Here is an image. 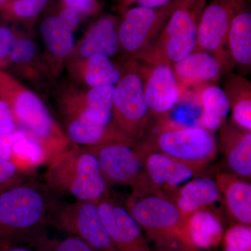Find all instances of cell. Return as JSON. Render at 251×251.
<instances>
[{
	"mask_svg": "<svg viewBox=\"0 0 251 251\" xmlns=\"http://www.w3.org/2000/svg\"><path fill=\"white\" fill-rule=\"evenodd\" d=\"M144 92L149 110L156 115H166L179 103L183 92L168 63L140 65Z\"/></svg>",
	"mask_w": 251,
	"mask_h": 251,
	"instance_id": "5bb4252c",
	"label": "cell"
},
{
	"mask_svg": "<svg viewBox=\"0 0 251 251\" xmlns=\"http://www.w3.org/2000/svg\"><path fill=\"white\" fill-rule=\"evenodd\" d=\"M215 179L230 216L238 224L251 226V183L232 173H220Z\"/></svg>",
	"mask_w": 251,
	"mask_h": 251,
	"instance_id": "7402d4cb",
	"label": "cell"
},
{
	"mask_svg": "<svg viewBox=\"0 0 251 251\" xmlns=\"http://www.w3.org/2000/svg\"><path fill=\"white\" fill-rule=\"evenodd\" d=\"M8 2V0H0V6H4Z\"/></svg>",
	"mask_w": 251,
	"mask_h": 251,
	"instance_id": "7bdbcfd3",
	"label": "cell"
},
{
	"mask_svg": "<svg viewBox=\"0 0 251 251\" xmlns=\"http://www.w3.org/2000/svg\"><path fill=\"white\" fill-rule=\"evenodd\" d=\"M120 1H121L122 5H123L125 7H127V6H129L130 4V0H120Z\"/></svg>",
	"mask_w": 251,
	"mask_h": 251,
	"instance_id": "b9f144b4",
	"label": "cell"
},
{
	"mask_svg": "<svg viewBox=\"0 0 251 251\" xmlns=\"http://www.w3.org/2000/svg\"><path fill=\"white\" fill-rule=\"evenodd\" d=\"M202 107L203 128L212 132L219 129L230 110V104L224 90L216 84L204 86L197 91Z\"/></svg>",
	"mask_w": 251,
	"mask_h": 251,
	"instance_id": "484cf974",
	"label": "cell"
},
{
	"mask_svg": "<svg viewBox=\"0 0 251 251\" xmlns=\"http://www.w3.org/2000/svg\"><path fill=\"white\" fill-rule=\"evenodd\" d=\"M173 0H130V4L136 3L138 6L150 8H161L169 4Z\"/></svg>",
	"mask_w": 251,
	"mask_h": 251,
	"instance_id": "f35d334b",
	"label": "cell"
},
{
	"mask_svg": "<svg viewBox=\"0 0 251 251\" xmlns=\"http://www.w3.org/2000/svg\"><path fill=\"white\" fill-rule=\"evenodd\" d=\"M121 68V77L114 90L112 120L119 130L138 143L148 130L150 113L140 65L130 59Z\"/></svg>",
	"mask_w": 251,
	"mask_h": 251,
	"instance_id": "8992f818",
	"label": "cell"
},
{
	"mask_svg": "<svg viewBox=\"0 0 251 251\" xmlns=\"http://www.w3.org/2000/svg\"><path fill=\"white\" fill-rule=\"evenodd\" d=\"M57 94V110L68 140L74 146L93 148L112 142L136 143L124 134L116 126H105L86 115L74 85L66 86Z\"/></svg>",
	"mask_w": 251,
	"mask_h": 251,
	"instance_id": "ba28073f",
	"label": "cell"
},
{
	"mask_svg": "<svg viewBox=\"0 0 251 251\" xmlns=\"http://www.w3.org/2000/svg\"><path fill=\"white\" fill-rule=\"evenodd\" d=\"M245 6V0H211L200 20L196 49L214 55L224 72H230L234 66L227 49L229 27L234 16Z\"/></svg>",
	"mask_w": 251,
	"mask_h": 251,
	"instance_id": "8fae6325",
	"label": "cell"
},
{
	"mask_svg": "<svg viewBox=\"0 0 251 251\" xmlns=\"http://www.w3.org/2000/svg\"><path fill=\"white\" fill-rule=\"evenodd\" d=\"M50 225L59 232L79 238L96 251H117L102 221L98 203L57 201Z\"/></svg>",
	"mask_w": 251,
	"mask_h": 251,
	"instance_id": "9c48e42d",
	"label": "cell"
},
{
	"mask_svg": "<svg viewBox=\"0 0 251 251\" xmlns=\"http://www.w3.org/2000/svg\"><path fill=\"white\" fill-rule=\"evenodd\" d=\"M144 170L156 187H178L191 179L204 167L196 166L168 156L161 151L138 145Z\"/></svg>",
	"mask_w": 251,
	"mask_h": 251,
	"instance_id": "9a60e30c",
	"label": "cell"
},
{
	"mask_svg": "<svg viewBox=\"0 0 251 251\" xmlns=\"http://www.w3.org/2000/svg\"><path fill=\"white\" fill-rule=\"evenodd\" d=\"M17 34L7 26H0V71L9 67L11 50Z\"/></svg>",
	"mask_w": 251,
	"mask_h": 251,
	"instance_id": "836d02e7",
	"label": "cell"
},
{
	"mask_svg": "<svg viewBox=\"0 0 251 251\" xmlns=\"http://www.w3.org/2000/svg\"><path fill=\"white\" fill-rule=\"evenodd\" d=\"M173 69L183 94L189 88L198 91L204 86L216 84L223 72L214 55L198 49L173 64Z\"/></svg>",
	"mask_w": 251,
	"mask_h": 251,
	"instance_id": "2e32d148",
	"label": "cell"
},
{
	"mask_svg": "<svg viewBox=\"0 0 251 251\" xmlns=\"http://www.w3.org/2000/svg\"><path fill=\"white\" fill-rule=\"evenodd\" d=\"M224 90L230 104L234 125L251 131L250 81L240 74H229L225 81Z\"/></svg>",
	"mask_w": 251,
	"mask_h": 251,
	"instance_id": "d4e9b609",
	"label": "cell"
},
{
	"mask_svg": "<svg viewBox=\"0 0 251 251\" xmlns=\"http://www.w3.org/2000/svg\"><path fill=\"white\" fill-rule=\"evenodd\" d=\"M104 226L117 251H152L138 223L110 195L98 202Z\"/></svg>",
	"mask_w": 251,
	"mask_h": 251,
	"instance_id": "4fadbf2b",
	"label": "cell"
},
{
	"mask_svg": "<svg viewBox=\"0 0 251 251\" xmlns=\"http://www.w3.org/2000/svg\"><path fill=\"white\" fill-rule=\"evenodd\" d=\"M65 6L72 8L82 16H92L97 14L100 10L97 0H63Z\"/></svg>",
	"mask_w": 251,
	"mask_h": 251,
	"instance_id": "8d00e7d4",
	"label": "cell"
},
{
	"mask_svg": "<svg viewBox=\"0 0 251 251\" xmlns=\"http://www.w3.org/2000/svg\"><path fill=\"white\" fill-rule=\"evenodd\" d=\"M25 175L12 161L0 158V193L25 179Z\"/></svg>",
	"mask_w": 251,
	"mask_h": 251,
	"instance_id": "d6a6232c",
	"label": "cell"
},
{
	"mask_svg": "<svg viewBox=\"0 0 251 251\" xmlns=\"http://www.w3.org/2000/svg\"><path fill=\"white\" fill-rule=\"evenodd\" d=\"M116 18L110 14L99 18L81 39L67 62L85 59L96 54H102L111 58L120 51ZM66 62V63H67Z\"/></svg>",
	"mask_w": 251,
	"mask_h": 251,
	"instance_id": "e0dca14e",
	"label": "cell"
},
{
	"mask_svg": "<svg viewBox=\"0 0 251 251\" xmlns=\"http://www.w3.org/2000/svg\"><path fill=\"white\" fill-rule=\"evenodd\" d=\"M48 1L49 0H14L3 7L9 17L29 19L39 14Z\"/></svg>",
	"mask_w": 251,
	"mask_h": 251,
	"instance_id": "1f68e13d",
	"label": "cell"
},
{
	"mask_svg": "<svg viewBox=\"0 0 251 251\" xmlns=\"http://www.w3.org/2000/svg\"><path fill=\"white\" fill-rule=\"evenodd\" d=\"M10 67L28 78H34L39 71L45 70V67L38 59L37 46L31 38L16 36L10 54Z\"/></svg>",
	"mask_w": 251,
	"mask_h": 251,
	"instance_id": "83f0119b",
	"label": "cell"
},
{
	"mask_svg": "<svg viewBox=\"0 0 251 251\" xmlns=\"http://www.w3.org/2000/svg\"><path fill=\"white\" fill-rule=\"evenodd\" d=\"M178 0L161 8L137 6L127 9L118 25L120 51L141 59L152 47Z\"/></svg>",
	"mask_w": 251,
	"mask_h": 251,
	"instance_id": "30bf717a",
	"label": "cell"
},
{
	"mask_svg": "<svg viewBox=\"0 0 251 251\" xmlns=\"http://www.w3.org/2000/svg\"><path fill=\"white\" fill-rule=\"evenodd\" d=\"M45 184L23 180L0 193V244H26L46 232L57 200Z\"/></svg>",
	"mask_w": 251,
	"mask_h": 251,
	"instance_id": "6da1fadb",
	"label": "cell"
},
{
	"mask_svg": "<svg viewBox=\"0 0 251 251\" xmlns=\"http://www.w3.org/2000/svg\"><path fill=\"white\" fill-rule=\"evenodd\" d=\"M47 165L44 181L54 194L94 203L109 196V185L90 149L73 145Z\"/></svg>",
	"mask_w": 251,
	"mask_h": 251,
	"instance_id": "7a4b0ae2",
	"label": "cell"
},
{
	"mask_svg": "<svg viewBox=\"0 0 251 251\" xmlns=\"http://www.w3.org/2000/svg\"><path fill=\"white\" fill-rule=\"evenodd\" d=\"M186 233L189 247L209 250L222 242L224 226L215 212L210 209H201L186 218Z\"/></svg>",
	"mask_w": 251,
	"mask_h": 251,
	"instance_id": "44dd1931",
	"label": "cell"
},
{
	"mask_svg": "<svg viewBox=\"0 0 251 251\" xmlns=\"http://www.w3.org/2000/svg\"><path fill=\"white\" fill-rule=\"evenodd\" d=\"M223 244L225 251H251V226L237 224L224 232Z\"/></svg>",
	"mask_w": 251,
	"mask_h": 251,
	"instance_id": "4dcf8cb0",
	"label": "cell"
},
{
	"mask_svg": "<svg viewBox=\"0 0 251 251\" xmlns=\"http://www.w3.org/2000/svg\"><path fill=\"white\" fill-rule=\"evenodd\" d=\"M143 147L204 168L215 158L218 150L215 138L209 130L166 120L158 122L154 138Z\"/></svg>",
	"mask_w": 251,
	"mask_h": 251,
	"instance_id": "52a82bcc",
	"label": "cell"
},
{
	"mask_svg": "<svg viewBox=\"0 0 251 251\" xmlns=\"http://www.w3.org/2000/svg\"><path fill=\"white\" fill-rule=\"evenodd\" d=\"M174 251H201V250H198V249H194L193 247H182Z\"/></svg>",
	"mask_w": 251,
	"mask_h": 251,
	"instance_id": "60d3db41",
	"label": "cell"
},
{
	"mask_svg": "<svg viewBox=\"0 0 251 251\" xmlns=\"http://www.w3.org/2000/svg\"><path fill=\"white\" fill-rule=\"evenodd\" d=\"M40 31L46 52L49 59L54 61L57 72L58 64H66L75 49L74 31L61 21L58 16H49L43 20Z\"/></svg>",
	"mask_w": 251,
	"mask_h": 251,
	"instance_id": "603a6c76",
	"label": "cell"
},
{
	"mask_svg": "<svg viewBox=\"0 0 251 251\" xmlns=\"http://www.w3.org/2000/svg\"><path fill=\"white\" fill-rule=\"evenodd\" d=\"M11 161L20 171L29 174L38 167L48 163L49 159L41 144L25 131L15 143Z\"/></svg>",
	"mask_w": 251,
	"mask_h": 251,
	"instance_id": "f1b7e54d",
	"label": "cell"
},
{
	"mask_svg": "<svg viewBox=\"0 0 251 251\" xmlns=\"http://www.w3.org/2000/svg\"><path fill=\"white\" fill-rule=\"evenodd\" d=\"M89 149L97 157L108 185H128L133 191L153 185L144 170L138 144L112 142Z\"/></svg>",
	"mask_w": 251,
	"mask_h": 251,
	"instance_id": "7c38bea8",
	"label": "cell"
},
{
	"mask_svg": "<svg viewBox=\"0 0 251 251\" xmlns=\"http://www.w3.org/2000/svg\"><path fill=\"white\" fill-rule=\"evenodd\" d=\"M0 99L11 105L18 128L41 144L47 155L48 163L73 146L42 99L5 71H0Z\"/></svg>",
	"mask_w": 251,
	"mask_h": 251,
	"instance_id": "3957f363",
	"label": "cell"
},
{
	"mask_svg": "<svg viewBox=\"0 0 251 251\" xmlns=\"http://www.w3.org/2000/svg\"><path fill=\"white\" fill-rule=\"evenodd\" d=\"M28 246L34 251H96L79 238L69 236L64 239H51L46 232L33 239Z\"/></svg>",
	"mask_w": 251,
	"mask_h": 251,
	"instance_id": "f546056e",
	"label": "cell"
},
{
	"mask_svg": "<svg viewBox=\"0 0 251 251\" xmlns=\"http://www.w3.org/2000/svg\"><path fill=\"white\" fill-rule=\"evenodd\" d=\"M207 0H178L159 36L140 59L148 64L179 62L196 48L198 25Z\"/></svg>",
	"mask_w": 251,
	"mask_h": 251,
	"instance_id": "5b68a950",
	"label": "cell"
},
{
	"mask_svg": "<svg viewBox=\"0 0 251 251\" xmlns=\"http://www.w3.org/2000/svg\"><path fill=\"white\" fill-rule=\"evenodd\" d=\"M221 197L216 179L203 176L189 180L183 184L173 202L186 219L196 211L209 209L221 201Z\"/></svg>",
	"mask_w": 251,
	"mask_h": 251,
	"instance_id": "ffe728a7",
	"label": "cell"
},
{
	"mask_svg": "<svg viewBox=\"0 0 251 251\" xmlns=\"http://www.w3.org/2000/svg\"><path fill=\"white\" fill-rule=\"evenodd\" d=\"M220 140L226 163L232 174L250 179L251 131L224 122L220 128Z\"/></svg>",
	"mask_w": 251,
	"mask_h": 251,
	"instance_id": "d6986e66",
	"label": "cell"
},
{
	"mask_svg": "<svg viewBox=\"0 0 251 251\" xmlns=\"http://www.w3.org/2000/svg\"><path fill=\"white\" fill-rule=\"evenodd\" d=\"M0 251H32L27 248L15 244H0Z\"/></svg>",
	"mask_w": 251,
	"mask_h": 251,
	"instance_id": "ab89813d",
	"label": "cell"
},
{
	"mask_svg": "<svg viewBox=\"0 0 251 251\" xmlns=\"http://www.w3.org/2000/svg\"><path fill=\"white\" fill-rule=\"evenodd\" d=\"M155 186L133 191L125 208L142 230L154 243L158 251H174L189 247L186 233V218L170 198Z\"/></svg>",
	"mask_w": 251,
	"mask_h": 251,
	"instance_id": "277c9868",
	"label": "cell"
},
{
	"mask_svg": "<svg viewBox=\"0 0 251 251\" xmlns=\"http://www.w3.org/2000/svg\"><path fill=\"white\" fill-rule=\"evenodd\" d=\"M227 49L234 65L243 70L251 66V14L247 6L234 16L227 38Z\"/></svg>",
	"mask_w": 251,
	"mask_h": 251,
	"instance_id": "cb8c5ba5",
	"label": "cell"
},
{
	"mask_svg": "<svg viewBox=\"0 0 251 251\" xmlns=\"http://www.w3.org/2000/svg\"><path fill=\"white\" fill-rule=\"evenodd\" d=\"M18 128L11 105L4 99H0V135L7 134Z\"/></svg>",
	"mask_w": 251,
	"mask_h": 251,
	"instance_id": "e575fe53",
	"label": "cell"
},
{
	"mask_svg": "<svg viewBox=\"0 0 251 251\" xmlns=\"http://www.w3.org/2000/svg\"><path fill=\"white\" fill-rule=\"evenodd\" d=\"M82 15L76 10L65 6L58 15L59 18L71 30L74 31L80 24Z\"/></svg>",
	"mask_w": 251,
	"mask_h": 251,
	"instance_id": "74e56055",
	"label": "cell"
},
{
	"mask_svg": "<svg viewBox=\"0 0 251 251\" xmlns=\"http://www.w3.org/2000/svg\"><path fill=\"white\" fill-rule=\"evenodd\" d=\"M25 133V130L18 128L11 133L0 135V158L11 161L15 143Z\"/></svg>",
	"mask_w": 251,
	"mask_h": 251,
	"instance_id": "d590c367",
	"label": "cell"
},
{
	"mask_svg": "<svg viewBox=\"0 0 251 251\" xmlns=\"http://www.w3.org/2000/svg\"><path fill=\"white\" fill-rule=\"evenodd\" d=\"M115 85H106L82 90L76 87L77 95L86 115L101 125H113L112 110Z\"/></svg>",
	"mask_w": 251,
	"mask_h": 251,
	"instance_id": "4316f807",
	"label": "cell"
},
{
	"mask_svg": "<svg viewBox=\"0 0 251 251\" xmlns=\"http://www.w3.org/2000/svg\"><path fill=\"white\" fill-rule=\"evenodd\" d=\"M65 64L72 78L88 89L115 85L121 77V67L102 54H93Z\"/></svg>",
	"mask_w": 251,
	"mask_h": 251,
	"instance_id": "ac0fdd59",
	"label": "cell"
}]
</instances>
